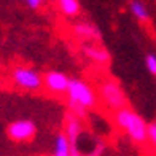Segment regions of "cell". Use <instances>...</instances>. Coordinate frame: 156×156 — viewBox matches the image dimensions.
Returning <instances> with one entry per match:
<instances>
[{"instance_id": "cell-10", "label": "cell", "mask_w": 156, "mask_h": 156, "mask_svg": "<svg viewBox=\"0 0 156 156\" xmlns=\"http://www.w3.org/2000/svg\"><path fill=\"white\" fill-rule=\"evenodd\" d=\"M58 8L66 18H76L81 13L80 0H58Z\"/></svg>"}, {"instance_id": "cell-6", "label": "cell", "mask_w": 156, "mask_h": 156, "mask_svg": "<svg viewBox=\"0 0 156 156\" xmlns=\"http://www.w3.org/2000/svg\"><path fill=\"white\" fill-rule=\"evenodd\" d=\"M70 81L72 78L59 70H49L43 75V86L53 94H67Z\"/></svg>"}, {"instance_id": "cell-2", "label": "cell", "mask_w": 156, "mask_h": 156, "mask_svg": "<svg viewBox=\"0 0 156 156\" xmlns=\"http://www.w3.org/2000/svg\"><path fill=\"white\" fill-rule=\"evenodd\" d=\"M67 96H69V102L80 105L84 110L96 108V105L99 102V96L93 89V86L84 80H80V78H72Z\"/></svg>"}, {"instance_id": "cell-14", "label": "cell", "mask_w": 156, "mask_h": 156, "mask_svg": "<svg viewBox=\"0 0 156 156\" xmlns=\"http://www.w3.org/2000/svg\"><path fill=\"white\" fill-rule=\"evenodd\" d=\"M145 66L148 69V72L156 76V56L154 54H147L145 56Z\"/></svg>"}, {"instance_id": "cell-16", "label": "cell", "mask_w": 156, "mask_h": 156, "mask_svg": "<svg viewBox=\"0 0 156 156\" xmlns=\"http://www.w3.org/2000/svg\"><path fill=\"white\" fill-rule=\"evenodd\" d=\"M70 156H88V154L80 151V150H78V147H72V150H70Z\"/></svg>"}, {"instance_id": "cell-11", "label": "cell", "mask_w": 156, "mask_h": 156, "mask_svg": "<svg viewBox=\"0 0 156 156\" xmlns=\"http://www.w3.org/2000/svg\"><path fill=\"white\" fill-rule=\"evenodd\" d=\"M70 150H72V145H70L69 139L66 137L64 132H59L54 139V153H53V156H70Z\"/></svg>"}, {"instance_id": "cell-4", "label": "cell", "mask_w": 156, "mask_h": 156, "mask_svg": "<svg viewBox=\"0 0 156 156\" xmlns=\"http://www.w3.org/2000/svg\"><path fill=\"white\" fill-rule=\"evenodd\" d=\"M11 80L18 88L26 91H38L43 86V75L30 67H15L11 70Z\"/></svg>"}, {"instance_id": "cell-15", "label": "cell", "mask_w": 156, "mask_h": 156, "mask_svg": "<svg viewBox=\"0 0 156 156\" xmlns=\"http://www.w3.org/2000/svg\"><path fill=\"white\" fill-rule=\"evenodd\" d=\"M21 2L26 3L30 10H38V8H40V5H41L40 0H21Z\"/></svg>"}, {"instance_id": "cell-3", "label": "cell", "mask_w": 156, "mask_h": 156, "mask_svg": "<svg viewBox=\"0 0 156 156\" xmlns=\"http://www.w3.org/2000/svg\"><path fill=\"white\" fill-rule=\"evenodd\" d=\"M99 97L102 99L105 107H108L113 112H118L127 107V99L121 88V84L115 80H105L99 86Z\"/></svg>"}, {"instance_id": "cell-5", "label": "cell", "mask_w": 156, "mask_h": 156, "mask_svg": "<svg viewBox=\"0 0 156 156\" xmlns=\"http://www.w3.org/2000/svg\"><path fill=\"white\" fill-rule=\"evenodd\" d=\"M35 134H37V126L30 119H16L6 127V136L13 142H18V144L34 140Z\"/></svg>"}, {"instance_id": "cell-12", "label": "cell", "mask_w": 156, "mask_h": 156, "mask_svg": "<svg viewBox=\"0 0 156 156\" xmlns=\"http://www.w3.org/2000/svg\"><path fill=\"white\" fill-rule=\"evenodd\" d=\"M129 10L136 19L142 21V23H145V21L150 19V11H148L147 5L144 2H140V0H131L129 2Z\"/></svg>"}, {"instance_id": "cell-7", "label": "cell", "mask_w": 156, "mask_h": 156, "mask_svg": "<svg viewBox=\"0 0 156 156\" xmlns=\"http://www.w3.org/2000/svg\"><path fill=\"white\" fill-rule=\"evenodd\" d=\"M72 32L80 41H84V45L86 43L94 45V41L102 40L101 30H99V27L93 23H76V24L72 26Z\"/></svg>"}, {"instance_id": "cell-17", "label": "cell", "mask_w": 156, "mask_h": 156, "mask_svg": "<svg viewBox=\"0 0 156 156\" xmlns=\"http://www.w3.org/2000/svg\"><path fill=\"white\" fill-rule=\"evenodd\" d=\"M40 2H41V3H43V2H45V0H40Z\"/></svg>"}, {"instance_id": "cell-1", "label": "cell", "mask_w": 156, "mask_h": 156, "mask_svg": "<svg viewBox=\"0 0 156 156\" xmlns=\"http://www.w3.org/2000/svg\"><path fill=\"white\" fill-rule=\"evenodd\" d=\"M115 123L118 127L127 134L134 144H145L147 142V129L148 123L142 118L137 112H134L129 107L115 112Z\"/></svg>"}, {"instance_id": "cell-8", "label": "cell", "mask_w": 156, "mask_h": 156, "mask_svg": "<svg viewBox=\"0 0 156 156\" xmlns=\"http://www.w3.org/2000/svg\"><path fill=\"white\" fill-rule=\"evenodd\" d=\"M64 134H66V137L69 139L70 145L72 147H76L78 140H80V136L83 132V124H81V119L76 118L75 115L72 113H67L66 115V121H64Z\"/></svg>"}, {"instance_id": "cell-13", "label": "cell", "mask_w": 156, "mask_h": 156, "mask_svg": "<svg viewBox=\"0 0 156 156\" xmlns=\"http://www.w3.org/2000/svg\"><path fill=\"white\" fill-rule=\"evenodd\" d=\"M147 142H150L151 147L156 150V121L148 123V129H147Z\"/></svg>"}, {"instance_id": "cell-9", "label": "cell", "mask_w": 156, "mask_h": 156, "mask_svg": "<svg viewBox=\"0 0 156 156\" xmlns=\"http://www.w3.org/2000/svg\"><path fill=\"white\" fill-rule=\"evenodd\" d=\"M81 53L86 56L89 61H93L101 66H107L110 62V53L105 48L96 46V45H83L81 46Z\"/></svg>"}]
</instances>
